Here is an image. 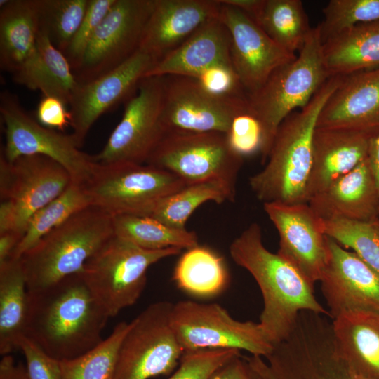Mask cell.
Masks as SVG:
<instances>
[{"mask_svg":"<svg viewBox=\"0 0 379 379\" xmlns=\"http://www.w3.org/2000/svg\"><path fill=\"white\" fill-rule=\"evenodd\" d=\"M109 318L81 274H76L28 292L25 335L51 357L72 359L102 341Z\"/></svg>","mask_w":379,"mask_h":379,"instance_id":"obj_1","label":"cell"},{"mask_svg":"<svg viewBox=\"0 0 379 379\" xmlns=\"http://www.w3.org/2000/svg\"><path fill=\"white\" fill-rule=\"evenodd\" d=\"M232 259L258 284L263 299L260 325L274 345L284 340L302 311L328 315L302 274L277 253L264 246L257 222L248 225L230 246Z\"/></svg>","mask_w":379,"mask_h":379,"instance_id":"obj_2","label":"cell"},{"mask_svg":"<svg viewBox=\"0 0 379 379\" xmlns=\"http://www.w3.org/2000/svg\"><path fill=\"white\" fill-rule=\"evenodd\" d=\"M341 77H329L305 107L281 123L264 168L249 178L258 200L263 204L308 202L314 132L318 117Z\"/></svg>","mask_w":379,"mask_h":379,"instance_id":"obj_3","label":"cell"},{"mask_svg":"<svg viewBox=\"0 0 379 379\" xmlns=\"http://www.w3.org/2000/svg\"><path fill=\"white\" fill-rule=\"evenodd\" d=\"M112 236V216L89 206L43 237L20 258L28 292L80 274L87 260Z\"/></svg>","mask_w":379,"mask_h":379,"instance_id":"obj_4","label":"cell"},{"mask_svg":"<svg viewBox=\"0 0 379 379\" xmlns=\"http://www.w3.org/2000/svg\"><path fill=\"white\" fill-rule=\"evenodd\" d=\"M329 77L317 25L296 58L276 69L257 92L247 96L263 127L262 164L267 160L281 123L293 112L305 107Z\"/></svg>","mask_w":379,"mask_h":379,"instance_id":"obj_5","label":"cell"},{"mask_svg":"<svg viewBox=\"0 0 379 379\" xmlns=\"http://www.w3.org/2000/svg\"><path fill=\"white\" fill-rule=\"evenodd\" d=\"M182 251L178 248L146 250L114 234L87 260L81 274L110 318L138 301L151 265Z\"/></svg>","mask_w":379,"mask_h":379,"instance_id":"obj_6","label":"cell"},{"mask_svg":"<svg viewBox=\"0 0 379 379\" xmlns=\"http://www.w3.org/2000/svg\"><path fill=\"white\" fill-rule=\"evenodd\" d=\"M171 325L184 354L202 350L236 349L266 358L274 347L259 323L234 319L216 303L193 300L173 303Z\"/></svg>","mask_w":379,"mask_h":379,"instance_id":"obj_7","label":"cell"},{"mask_svg":"<svg viewBox=\"0 0 379 379\" xmlns=\"http://www.w3.org/2000/svg\"><path fill=\"white\" fill-rule=\"evenodd\" d=\"M185 185L174 174L151 165L95 162L92 175L82 186L91 206L114 216L144 215L160 198Z\"/></svg>","mask_w":379,"mask_h":379,"instance_id":"obj_8","label":"cell"},{"mask_svg":"<svg viewBox=\"0 0 379 379\" xmlns=\"http://www.w3.org/2000/svg\"><path fill=\"white\" fill-rule=\"evenodd\" d=\"M244 158L230 147L226 133H166L145 164L165 170L186 184L218 180L236 189Z\"/></svg>","mask_w":379,"mask_h":379,"instance_id":"obj_9","label":"cell"},{"mask_svg":"<svg viewBox=\"0 0 379 379\" xmlns=\"http://www.w3.org/2000/svg\"><path fill=\"white\" fill-rule=\"evenodd\" d=\"M1 118L5 126L6 145L1 153L10 162L22 156L43 155L59 163L73 183L83 185L93 173L95 162L77 146L72 134L41 125L9 91L0 94Z\"/></svg>","mask_w":379,"mask_h":379,"instance_id":"obj_10","label":"cell"},{"mask_svg":"<svg viewBox=\"0 0 379 379\" xmlns=\"http://www.w3.org/2000/svg\"><path fill=\"white\" fill-rule=\"evenodd\" d=\"M173 304L154 302L131 321L113 379H149L175 369L184 353L171 325Z\"/></svg>","mask_w":379,"mask_h":379,"instance_id":"obj_11","label":"cell"},{"mask_svg":"<svg viewBox=\"0 0 379 379\" xmlns=\"http://www.w3.org/2000/svg\"><path fill=\"white\" fill-rule=\"evenodd\" d=\"M251 109L247 95H220L205 89L196 79L165 77L161 121L165 134L227 133L237 115Z\"/></svg>","mask_w":379,"mask_h":379,"instance_id":"obj_12","label":"cell"},{"mask_svg":"<svg viewBox=\"0 0 379 379\" xmlns=\"http://www.w3.org/2000/svg\"><path fill=\"white\" fill-rule=\"evenodd\" d=\"M165 77L143 78L126 103L123 117L95 162L145 164L165 135L161 121Z\"/></svg>","mask_w":379,"mask_h":379,"instance_id":"obj_13","label":"cell"},{"mask_svg":"<svg viewBox=\"0 0 379 379\" xmlns=\"http://www.w3.org/2000/svg\"><path fill=\"white\" fill-rule=\"evenodd\" d=\"M155 0H116L95 31L79 67L77 84L100 77L121 65L139 49Z\"/></svg>","mask_w":379,"mask_h":379,"instance_id":"obj_14","label":"cell"},{"mask_svg":"<svg viewBox=\"0 0 379 379\" xmlns=\"http://www.w3.org/2000/svg\"><path fill=\"white\" fill-rule=\"evenodd\" d=\"M72 182L66 169L43 155L22 156L10 162L1 154L0 198L13 211V231L22 237L28 221Z\"/></svg>","mask_w":379,"mask_h":379,"instance_id":"obj_15","label":"cell"},{"mask_svg":"<svg viewBox=\"0 0 379 379\" xmlns=\"http://www.w3.org/2000/svg\"><path fill=\"white\" fill-rule=\"evenodd\" d=\"M263 208L279 234L277 253L314 288L328 258L323 220L308 203H265Z\"/></svg>","mask_w":379,"mask_h":379,"instance_id":"obj_16","label":"cell"},{"mask_svg":"<svg viewBox=\"0 0 379 379\" xmlns=\"http://www.w3.org/2000/svg\"><path fill=\"white\" fill-rule=\"evenodd\" d=\"M157 62L152 55L138 50L111 72L88 82L77 84L68 105L72 135L79 148L95 121L127 101Z\"/></svg>","mask_w":379,"mask_h":379,"instance_id":"obj_17","label":"cell"},{"mask_svg":"<svg viewBox=\"0 0 379 379\" xmlns=\"http://www.w3.org/2000/svg\"><path fill=\"white\" fill-rule=\"evenodd\" d=\"M220 4L219 18L231 38L232 65L248 96L257 92L276 69L297 55L278 45L239 9Z\"/></svg>","mask_w":379,"mask_h":379,"instance_id":"obj_18","label":"cell"},{"mask_svg":"<svg viewBox=\"0 0 379 379\" xmlns=\"http://www.w3.org/2000/svg\"><path fill=\"white\" fill-rule=\"evenodd\" d=\"M327 244L328 262L319 281L332 319L352 312L379 314V272L328 237Z\"/></svg>","mask_w":379,"mask_h":379,"instance_id":"obj_19","label":"cell"},{"mask_svg":"<svg viewBox=\"0 0 379 379\" xmlns=\"http://www.w3.org/2000/svg\"><path fill=\"white\" fill-rule=\"evenodd\" d=\"M378 132L379 127H316L312 140L308 201L368 157L371 142Z\"/></svg>","mask_w":379,"mask_h":379,"instance_id":"obj_20","label":"cell"},{"mask_svg":"<svg viewBox=\"0 0 379 379\" xmlns=\"http://www.w3.org/2000/svg\"><path fill=\"white\" fill-rule=\"evenodd\" d=\"M220 6L218 0H155L138 50L159 60L219 17Z\"/></svg>","mask_w":379,"mask_h":379,"instance_id":"obj_21","label":"cell"},{"mask_svg":"<svg viewBox=\"0 0 379 379\" xmlns=\"http://www.w3.org/2000/svg\"><path fill=\"white\" fill-rule=\"evenodd\" d=\"M308 204L323 220H376L379 192L368 158L312 197Z\"/></svg>","mask_w":379,"mask_h":379,"instance_id":"obj_22","label":"cell"},{"mask_svg":"<svg viewBox=\"0 0 379 379\" xmlns=\"http://www.w3.org/2000/svg\"><path fill=\"white\" fill-rule=\"evenodd\" d=\"M316 127H379V67L342 76L324 105Z\"/></svg>","mask_w":379,"mask_h":379,"instance_id":"obj_23","label":"cell"},{"mask_svg":"<svg viewBox=\"0 0 379 379\" xmlns=\"http://www.w3.org/2000/svg\"><path fill=\"white\" fill-rule=\"evenodd\" d=\"M231 38L219 17L210 20L177 48L158 60L145 77L181 76L197 79L219 65L232 67Z\"/></svg>","mask_w":379,"mask_h":379,"instance_id":"obj_24","label":"cell"},{"mask_svg":"<svg viewBox=\"0 0 379 379\" xmlns=\"http://www.w3.org/2000/svg\"><path fill=\"white\" fill-rule=\"evenodd\" d=\"M39 0L0 1V67L13 74L37 55Z\"/></svg>","mask_w":379,"mask_h":379,"instance_id":"obj_25","label":"cell"},{"mask_svg":"<svg viewBox=\"0 0 379 379\" xmlns=\"http://www.w3.org/2000/svg\"><path fill=\"white\" fill-rule=\"evenodd\" d=\"M337 346L348 363L369 379H379V314L352 312L332 320Z\"/></svg>","mask_w":379,"mask_h":379,"instance_id":"obj_26","label":"cell"},{"mask_svg":"<svg viewBox=\"0 0 379 379\" xmlns=\"http://www.w3.org/2000/svg\"><path fill=\"white\" fill-rule=\"evenodd\" d=\"M36 48V58L13 74V81L39 90L43 95L55 97L68 105L77 86L69 62L40 27Z\"/></svg>","mask_w":379,"mask_h":379,"instance_id":"obj_27","label":"cell"},{"mask_svg":"<svg viewBox=\"0 0 379 379\" xmlns=\"http://www.w3.org/2000/svg\"><path fill=\"white\" fill-rule=\"evenodd\" d=\"M330 77L379 67V20L356 25L323 43Z\"/></svg>","mask_w":379,"mask_h":379,"instance_id":"obj_28","label":"cell"},{"mask_svg":"<svg viewBox=\"0 0 379 379\" xmlns=\"http://www.w3.org/2000/svg\"><path fill=\"white\" fill-rule=\"evenodd\" d=\"M28 291L20 258L0 263V354L18 349L25 335Z\"/></svg>","mask_w":379,"mask_h":379,"instance_id":"obj_29","label":"cell"},{"mask_svg":"<svg viewBox=\"0 0 379 379\" xmlns=\"http://www.w3.org/2000/svg\"><path fill=\"white\" fill-rule=\"evenodd\" d=\"M236 189L218 180L187 184L154 203L144 215L179 230L185 228L192 213L207 201L222 204L235 200Z\"/></svg>","mask_w":379,"mask_h":379,"instance_id":"obj_30","label":"cell"},{"mask_svg":"<svg viewBox=\"0 0 379 379\" xmlns=\"http://www.w3.org/2000/svg\"><path fill=\"white\" fill-rule=\"evenodd\" d=\"M228 276L223 258L212 249L198 244L186 249L179 258L173 279L184 292L208 298L225 288Z\"/></svg>","mask_w":379,"mask_h":379,"instance_id":"obj_31","label":"cell"},{"mask_svg":"<svg viewBox=\"0 0 379 379\" xmlns=\"http://www.w3.org/2000/svg\"><path fill=\"white\" fill-rule=\"evenodd\" d=\"M112 225L114 235L146 250H186L199 244L194 232L173 228L147 216L114 215Z\"/></svg>","mask_w":379,"mask_h":379,"instance_id":"obj_32","label":"cell"},{"mask_svg":"<svg viewBox=\"0 0 379 379\" xmlns=\"http://www.w3.org/2000/svg\"><path fill=\"white\" fill-rule=\"evenodd\" d=\"M258 24L278 45L295 54L313 29L300 0H266Z\"/></svg>","mask_w":379,"mask_h":379,"instance_id":"obj_33","label":"cell"},{"mask_svg":"<svg viewBox=\"0 0 379 379\" xmlns=\"http://www.w3.org/2000/svg\"><path fill=\"white\" fill-rule=\"evenodd\" d=\"M89 206L91 203L83 186L72 182L63 193L31 217L22 238L10 258H20L46 234Z\"/></svg>","mask_w":379,"mask_h":379,"instance_id":"obj_34","label":"cell"},{"mask_svg":"<svg viewBox=\"0 0 379 379\" xmlns=\"http://www.w3.org/2000/svg\"><path fill=\"white\" fill-rule=\"evenodd\" d=\"M131 322H119L110 335L85 354L60 361V379H113L121 343Z\"/></svg>","mask_w":379,"mask_h":379,"instance_id":"obj_35","label":"cell"},{"mask_svg":"<svg viewBox=\"0 0 379 379\" xmlns=\"http://www.w3.org/2000/svg\"><path fill=\"white\" fill-rule=\"evenodd\" d=\"M90 0H39V27L63 54L78 30Z\"/></svg>","mask_w":379,"mask_h":379,"instance_id":"obj_36","label":"cell"},{"mask_svg":"<svg viewBox=\"0 0 379 379\" xmlns=\"http://www.w3.org/2000/svg\"><path fill=\"white\" fill-rule=\"evenodd\" d=\"M323 226L327 237L352 249L379 272V230L373 222L331 219L323 220Z\"/></svg>","mask_w":379,"mask_h":379,"instance_id":"obj_37","label":"cell"},{"mask_svg":"<svg viewBox=\"0 0 379 379\" xmlns=\"http://www.w3.org/2000/svg\"><path fill=\"white\" fill-rule=\"evenodd\" d=\"M318 25L322 43L356 25L379 20V0H331Z\"/></svg>","mask_w":379,"mask_h":379,"instance_id":"obj_38","label":"cell"},{"mask_svg":"<svg viewBox=\"0 0 379 379\" xmlns=\"http://www.w3.org/2000/svg\"><path fill=\"white\" fill-rule=\"evenodd\" d=\"M236 349L202 350L185 353L178 368L168 379H210L213 374L234 356Z\"/></svg>","mask_w":379,"mask_h":379,"instance_id":"obj_39","label":"cell"},{"mask_svg":"<svg viewBox=\"0 0 379 379\" xmlns=\"http://www.w3.org/2000/svg\"><path fill=\"white\" fill-rule=\"evenodd\" d=\"M226 135L232 149L243 158L256 153L261 155L265 142L264 131L252 107L234 117Z\"/></svg>","mask_w":379,"mask_h":379,"instance_id":"obj_40","label":"cell"},{"mask_svg":"<svg viewBox=\"0 0 379 379\" xmlns=\"http://www.w3.org/2000/svg\"><path fill=\"white\" fill-rule=\"evenodd\" d=\"M116 0H90L86 15L64 55L72 72L80 65L97 27Z\"/></svg>","mask_w":379,"mask_h":379,"instance_id":"obj_41","label":"cell"},{"mask_svg":"<svg viewBox=\"0 0 379 379\" xmlns=\"http://www.w3.org/2000/svg\"><path fill=\"white\" fill-rule=\"evenodd\" d=\"M18 349L25 356L29 379H60V361L47 354L28 337H22Z\"/></svg>","mask_w":379,"mask_h":379,"instance_id":"obj_42","label":"cell"},{"mask_svg":"<svg viewBox=\"0 0 379 379\" xmlns=\"http://www.w3.org/2000/svg\"><path fill=\"white\" fill-rule=\"evenodd\" d=\"M196 79L205 89L216 95H246L232 67H212Z\"/></svg>","mask_w":379,"mask_h":379,"instance_id":"obj_43","label":"cell"},{"mask_svg":"<svg viewBox=\"0 0 379 379\" xmlns=\"http://www.w3.org/2000/svg\"><path fill=\"white\" fill-rule=\"evenodd\" d=\"M66 106L55 97L43 95L36 108V119L45 127L63 131L71 122L70 112Z\"/></svg>","mask_w":379,"mask_h":379,"instance_id":"obj_44","label":"cell"},{"mask_svg":"<svg viewBox=\"0 0 379 379\" xmlns=\"http://www.w3.org/2000/svg\"><path fill=\"white\" fill-rule=\"evenodd\" d=\"M210 379H260L246 359L239 354L221 367Z\"/></svg>","mask_w":379,"mask_h":379,"instance_id":"obj_45","label":"cell"},{"mask_svg":"<svg viewBox=\"0 0 379 379\" xmlns=\"http://www.w3.org/2000/svg\"><path fill=\"white\" fill-rule=\"evenodd\" d=\"M0 379H29L26 366L16 362L11 354L3 356L0 361Z\"/></svg>","mask_w":379,"mask_h":379,"instance_id":"obj_46","label":"cell"},{"mask_svg":"<svg viewBox=\"0 0 379 379\" xmlns=\"http://www.w3.org/2000/svg\"><path fill=\"white\" fill-rule=\"evenodd\" d=\"M222 4L239 9L258 23L266 0H218Z\"/></svg>","mask_w":379,"mask_h":379,"instance_id":"obj_47","label":"cell"},{"mask_svg":"<svg viewBox=\"0 0 379 379\" xmlns=\"http://www.w3.org/2000/svg\"><path fill=\"white\" fill-rule=\"evenodd\" d=\"M22 236L14 231L0 234V263L10 258Z\"/></svg>","mask_w":379,"mask_h":379,"instance_id":"obj_48","label":"cell"},{"mask_svg":"<svg viewBox=\"0 0 379 379\" xmlns=\"http://www.w3.org/2000/svg\"><path fill=\"white\" fill-rule=\"evenodd\" d=\"M13 211L10 201H1L0 204V234L13 231Z\"/></svg>","mask_w":379,"mask_h":379,"instance_id":"obj_49","label":"cell"},{"mask_svg":"<svg viewBox=\"0 0 379 379\" xmlns=\"http://www.w3.org/2000/svg\"><path fill=\"white\" fill-rule=\"evenodd\" d=\"M368 158L370 161L379 192V132L371 142Z\"/></svg>","mask_w":379,"mask_h":379,"instance_id":"obj_50","label":"cell"},{"mask_svg":"<svg viewBox=\"0 0 379 379\" xmlns=\"http://www.w3.org/2000/svg\"><path fill=\"white\" fill-rule=\"evenodd\" d=\"M373 223L379 230V218L373 222Z\"/></svg>","mask_w":379,"mask_h":379,"instance_id":"obj_51","label":"cell"}]
</instances>
